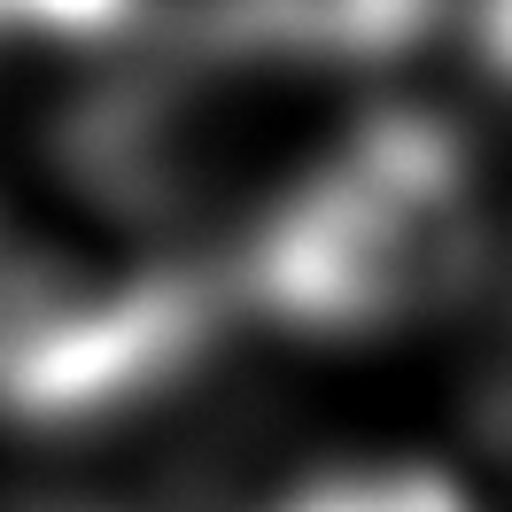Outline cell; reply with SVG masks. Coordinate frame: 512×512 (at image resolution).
<instances>
[{"label": "cell", "mask_w": 512, "mask_h": 512, "mask_svg": "<svg viewBox=\"0 0 512 512\" xmlns=\"http://www.w3.org/2000/svg\"><path fill=\"white\" fill-rule=\"evenodd\" d=\"M140 24V0H0L8 39H117Z\"/></svg>", "instance_id": "5"}, {"label": "cell", "mask_w": 512, "mask_h": 512, "mask_svg": "<svg viewBox=\"0 0 512 512\" xmlns=\"http://www.w3.org/2000/svg\"><path fill=\"white\" fill-rule=\"evenodd\" d=\"M272 512H474V497L435 466H365V474H319Z\"/></svg>", "instance_id": "4"}, {"label": "cell", "mask_w": 512, "mask_h": 512, "mask_svg": "<svg viewBox=\"0 0 512 512\" xmlns=\"http://www.w3.org/2000/svg\"><path fill=\"white\" fill-rule=\"evenodd\" d=\"M210 334L187 272L0 218V412L86 419L156 388Z\"/></svg>", "instance_id": "2"}, {"label": "cell", "mask_w": 512, "mask_h": 512, "mask_svg": "<svg viewBox=\"0 0 512 512\" xmlns=\"http://www.w3.org/2000/svg\"><path fill=\"white\" fill-rule=\"evenodd\" d=\"M481 47H489V63L512 78V0H481Z\"/></svg>", "instance_id": "6"}, {"label": "cell", "mask_w": 512, "mask_h": 512, "mask_svg": "<svg viewBox=\"0 0 512 512\" xmlns=\"http://www.w3.org/2000/svg\"><path fill=\"white\" fill-rule=\"evenodd\" d=\"M435 0H225L218 32L288 55H396L412 47Z\"/></svg>", "instance_id": "3"}, {"label": "cell", "mask_w": 512, "mask_h": 512, "mask_svg": "<svg viewBox=\"0 0 512 512\" xmlns=\"http://www.w3.org/2000/svg\"><path fill=\"white\" fill-rule=\"evenodd\" d=\"M0 512H47V505H0Z\"/></svg>", "instance_id": "7"}, {"label": "cell", "mask_w": 512, "mask_h": 512, "mask_svg": "<svg viewBox=\"0 0 512 512\" xmlns=\"http://www.w3.org/2000/svg\"><path fill=\"white\" fill-rule=\"evenodd\" d=\"M474 264L481 202L458 140L427 117H381L264 225L249 288L295 326L365 334L450 303Z\"/></svg>", "instance_id": "1"}]
</instances>
